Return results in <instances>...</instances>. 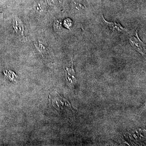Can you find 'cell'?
<instances>
[{
    "mask_svg": "<svg viewBox=\"0 0 146 146\" xmlns=\"http://www.w3.org/2000/svg\"><path fill=\"white\" fill-rule=\"evenodd\" d=\"M13 27L18 35L20 36L23 35L24 32L23 24L19 18H16L13 19Z\"/></svg>",
    "mask_w": 146,
    "mask_h": 146,
    "instance_id": "obj_3",
    "label": "cell"
},
{
    "mask_svg": "<svg viewBox=\"0 0 146 146\" xmlns=\"http://www.w3.org/2000/svg\"><path fill=\"white\" fill-rule=\"evenodd\" d=\"M129 42L134 49L141 53L143 56H145L146 52L145 44L138 37V29L136 30V35L131 37L129 39Z\"/></svg>",
    "mask_w": 146,
    "mask_h": 146,
    "instance_id": "obj_1",
    "label": "cell"
},
{
    "mask_svg": "<svg viewBox=\"0 0 146 146\" xmlns=\"http://www.w3.org/2000/svg\"><path fill=\"white\" fill-rule=\"evenodd\" d=\"M34 8L35 11L37 13H42L43 12V9L42 6L40 5V4L37 3L34 6Z\"/></svg>",
    "mask_w": 146,
    "mask_h": 146,
    "instance_id": "obj_4",
    "label": "cell"
},
{
    "mask_svg": "<svg viewBox=\"0 0 146 146\" xmlns=\"http://www.w3.org/2000/svg\"><path fill=\"white\" fill-rule=\"evenodd\" d=\"M59 1L60 2H61L62 1H63V0H59Z\"/></svg>",
    "mask_w": 146,
    "mask_h": 146,
    "instance_id": "obj_6",
    "label": "cell"
},
{
    "mask_svg": "<svg viewBox=\"0 0 146 146\" xmlns=\"http://www.w3.org/2000/svg\"><path fill=\"white\" fill-rule=\"evenodd\" d=\"M64 25L68 29H70V27H72V22L71 20L69 19H67L64 21Z\"/></svg>",
    "mask_w": 146,
    "mask_h": 146,
    "instance_id": "obj_5",
    "label": "cell"
},
{
    "mask_svg": "<svg viewBox=\"0 0 146 146\" xmlns=\"http://www.w3.org/2000/svg\"><path fill=\"white\" fill-rule=\"evenodd\" d=\"M102 19L104 23L107 26L111 31L114 32H124L127 31V29L121 25L120 23H115V22H108L104 19L103 15H102Z\"/></svg>",
    "mask_w": 146,
    "mask_h": 146,
    "instance_id": "obj_2",
    "label": "cell"
}]
</instances>
